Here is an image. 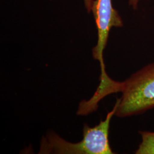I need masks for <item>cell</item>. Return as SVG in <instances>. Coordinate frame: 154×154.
<instances>
[{"label":"cell","mask_w":154,"mask_h":154,"mask_svg":"<svg viewBox=\"0 0 154 154\" xmlns=\"http://www.w3.org/2000/svg\"><path fill=\"white\" fill-rule=\"evenodd\" d=\"M91 11L98 30V41L93 49V56L100 63V79H104L109 77L105 69L103 51L108 41L110 30L113 27L123 26V22L118 11L113 8L111 0L93 1Z\"/></svg>","instance_id":"cell-3"},{"label":"cell","mask_w":154,"mask_h":154,"mask_svg":"<svg viewBox=\"0 0 154 154\" xmlns=\"http://www.w3.org/2000/svg\"><path fill=\"white\" fill-rule=\"evenodd\" d=\"M139 1L140 0H128L129 5L131 6L133 8V9H137Z\"/></svg>","instance_id":"cell-6"},{"label":"cell","mask_w":154,"mask_h":154,"mask_svg":"<svg viewBox=\"0 0 154 154\" xmlns=\"http://www.w3.org/2000/svg\"><path fill=\"white\" fill-rule=\"evenodd\" d=\"M93 1V0H84L85 5L88 12L91 11V6H92Z\"/></svg>","instance_id":"cell-5"},{"label":"cell","mask_w":154,"mask_h":154,"mask_svg":"<svg viewBox=\"0 0 154 154\" xmlns=\"http://www.w3.org/2000/svg\"><path fill=\"white\" fill-rule=\"evenodd\" d=\"M118 117L142 114L154 108V63L143 67L121 82Z\"/></svg>","instance_id":"cell-2"},{"label":"cell","mask_w":154,"mask_h":154,"mask_svg":"<svg viewBox=\"0 0 154 154\" xmlns=\"http://www.w3.org/2000/svg\"><path fill=\"white\" fill-rule=\"evenodd\" d=\"M116 99L112 110L107 114L105 120L94 127L85 124L83 138L78 143H70L53 131H49L41 142L39 154H113L109 139L110 121L116 114L119 104Z\"/></svg>","instance_id":"cell-1"},{"label":"cell","mask_w":154,"mask_h":154,"mask_svg":"<svg viewBox=\"0 0 154 154\" xmlns=\"http://www.w3.org/2000/svg\"><path fill=\"white\" fill-rule=\"evenodd\" d=\"M142 138L136 154H154V132L147 131H139Z\"/></svg>","instance_id":"cell-4"}]
</instances>
